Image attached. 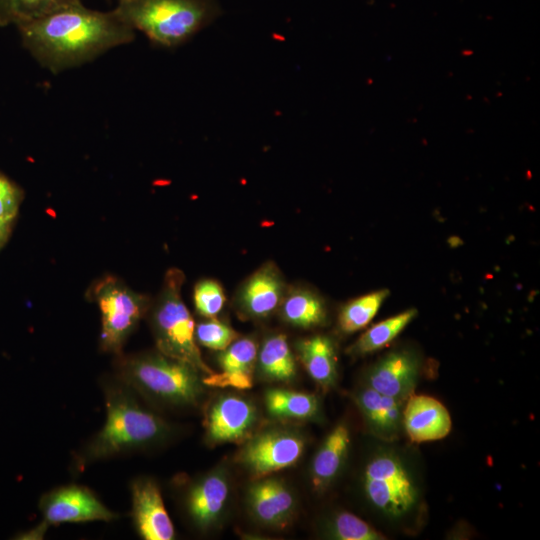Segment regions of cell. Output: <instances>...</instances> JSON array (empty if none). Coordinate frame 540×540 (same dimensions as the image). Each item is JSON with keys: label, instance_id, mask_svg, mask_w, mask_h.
I'll return each mask as SVG.
<instances>
[{"label": "cell", "instance_id": "cell-2", "mask_svg": "<svg viewBox=\"0 0 540 540\" xmlns=\"http://www.w3.org/2000/svg\"><path fill=\"white\" fill-rule=\"evenodd\" d=\"M106 421L102 429L79 454V465L103 459L127 450L150 445L169 433L165 421L142 407L128 385L105 387Z\"/></svg>", "mask_w": 540, "mask_h": 540}, {"label": "cell", "instance_id": "cell-15", "mask_svg": "<svg viewBox=\"0 0 540 540\" xmlns=\"http://www.w3.org/2000/svg\"><path fill=\"white\" fill-rule=\"evenodd\" d=\"M295 505L292 492L279 479L267 478L254 482L247 492L250 513L266 526H286L294 514Z\"/></svg>", "mask_w": 540, "mask_h": 540}, {"label": "cell", "instance_id": "cell-16", "mask_svg": "<svg viewBox=\"0 0 540 540\" xmlns=\"http://www.w3.org/2000/svg\"><path fill=\"white\" fill-rule=\"evenodd\" d=\"M402 423L413 442L435 441L447 436L451 418L438 400L425 395L411 396L402 412Z\"/></svg>", "mask_w": 540, "mask_h": 540}, {"label": "cell", "instance_id": "cell-11", "mask_svg": "<svg viewBox=\"0 0 540 540\" xmlns=\"http://www.w3.org/2000/svg\"><path fill=\"white\" fill-rule=\"evenodd\" d=\"M131 493L132 516L138 534L145 540L173 539L174 525L156 482L149 478H139L133 481Z\"/></svg>", "mask_w": 540, "mask_h": 540}, {"label": "cell", "instance_id": "cell-19", "mask_svg": "<svg viewBox=\"0 0 540 540\" xmlns=\"http://www.w3.org/2000/svg\"><path fill=\"white\" fill-rule=\"evenodd\" d=\"M350 444L348 428L340 424L325 438L311 466V479L318 491L327 488L341 470Z\"/></svg>", "mask_w": 540, "mask_h": 540}, {"label": "cell", "instance_id": "cell-3", "mask_svg": "<svg viewBox=\"0 0 540 540\" xmlns=\"http://www.w3.org/2000/svg\"><path fill=\"white\" fill-rule=\"evenodd\" d=\"M115 10L162 48L186 43L221 13L216 0H118Z\"/></svg>", "mask_w": 540, "mask_h": 540}, {"label": "cell", "instance_id": "cell-12", "mask_svg": "<svg viewBox=\"0 0 540 540\" xmlns=\"http://www.w3.org/2000/svg\"><path fill=\"white\" fill-rule=\"evenodd\" d=\"M256 418V408L246 398L237 395L222 396L207 413V440L214 444L240 440L251 430Z\"/></svg>", "mask_w": 540, "mask_h": 540}, {"label": "cell", "instance_id": "cell-26", "mask_svg": "<svg viewBox=\"0 0 540 540\" xmlns=\"http://www.w3.org/2000/svg\"><path fill=\"white\" fill-rule=\"evenodd\" d=\"M388 295L387 289H381L346 303L338 316L340 330L344 333H353L364 328L377 314Z\"/></svg>", "mask_w": 540, "mask_h": 540}, {"label": "cell", "instance_id": "cell-30", "mask_svg": "<svg viewBox=\"0 0 540 540\" xmlns=\"http://www.w3.org/2000/svg\"><path fill=\"white\" fill-rule=\"evenodd\" d=\"M22 201V191L0 173V220L13 222Z\"/></svg>", "mask_w": 540, "mask_h": 540}, {"label": "cell", "instance_id": "cell-1", "mask_svg": "<svg viewBox=\"0 0 540 540\" xmlns=\"http://www.w3.org/2000/svg\"><path fill=\"white\" fill-rule=\"evenodd\" d=\"M17 28L26 49L53 73L78 67L135 38V30L115 9L92 10L81 2Z\"/></svg>", "mask_w": 540, "mask_h": 540}, {"label": "cell", "instance_id": "cell-28", "mask_svg": "<svg viewBox=\"0 0 540 540\" xmlns=\"http://www.w3.org/2000/svg\"><path fill=\"white\" fill-rule=\"evenodd\" d=\"M193 301L201 316L215 318L223 309L226 298L220 283L213 279H203L195 285Z\"/></svg>", "mask_w": 540, "mask_h": 540}, {"label": "cell", "instance_id": "cell-9", "mask_svg": "<svg viewBox=\"0 0 540 540\" xmlns=\"http://www.w3.org/2000/svg\"><path fill=\"white\" fill-rule=\"evenodd\" d=\"M305 447L303 437L289 430H269L256 435L240 453L241 463L256 478L294 465Z\"/></svg>", "mask_w": 540, "mask_h": 540}, {"label": "cell", "instance_id": "cell-23", "mask_svg": "<svg viewBox=\"0 0 540 540\" xmlns=\"http://www.w3.org/2000/svg\"><path fill=\"white\" fill-rule=\"evenodd\" d=\"M265 405L270 415L280 419H310L319 409L315 395L281 388L266 391Z\"/></svg>", "mask_w": 540, "mask_h": 540}, {"label": "cell", "instance_id": "cell-7", "mask_svg": "<svg viewBox=\"0 0 540 540\" xmlns=\"http://www.w3.org/2000/svg\"><path fill=\"white\" fill-rule=\"evenodd\" d=\"M363 488L369 502L389 517H401L416 504L418 493L402 461L393 453L376 454L366 465Z\"/></svg>", "mask_w": 540, "mask_h": 540}, {"label": "cell", "instance_id": "cell-24", "mask_svg": "<svg viewBox=\"0 0 540 540\" xmlns=\"http://www.w3.org/2000/svg\"><path fill=\"white\" fill-rule=\"evenodd\" d=\"M416 315V309H409L373 325L348 348V353L360 356L383 348L395 339Z\"/></svg>", "mask_w": 540, "mask_h": 540}, {"label": "cell", "instance_id": "cell-8", "mask_svg": "<svg viewBox=\"0 0 540 540\" xmlns=\"http://www.w3.org/2000/svg\"><path fill=\"white\" fill-rule=\"evenodd\" d=\"M42 523L22 538L39 539L49 525L89 521H112L117 515L89 489L67 485L49 491L40 500Z\"/></svg>", "mask_w": 540, "mask_h": 540}, {"label": "cell", "instance_id": "cell-21", "mask_svg": "<svg viewBox=\"0 0 540 540\" xmlns=\"http://www.w3.org/2000/svg\"><path fill=\"white\" fill-rule=\"evenodd\" d=\"M282 319L300 328H312L325 323L327 309L319 294L306 287L287 289L279 306Z\"/></svg>", "mask_w": 540, "mask_h": 540}, {"label": "cell", "instance_id": "cell-20", "mask_svg": "<svg viewBox=\"0 0 540 540\" xmlns=\"http://www.w3.org/2000/svg\"><path fill=\"white\" fill-rule=\"evenodd\" d=\"M298 357L310 377L321 387L333 386L337 378V357L333 342L323 335L302 339L296 344Z\"/></svg>", "mask_w": 540, "mask_h": 540}, {"label": "cell", "instance_id": "cell-27", "mask_svg": "<svg viewBox=\"0 0 540 540\" xmlns=\"http://www.w3.org/2000/svg\"><path fill=\"white\" fill-rule=\"evenodd\" d=\"M326 529L328 536L339 540H380L384 538L361 518L345 511L334 515Z\"/></svg>", "mask_w": 540, "mask_h": 540}, {"label": "cell", "instance_id": "cell-5", "mask_svg": "<svg viewBox=\"0 0 540 540\" xmlns=\"http://www.w3.org/2000/svg\"><path fill=\"white\" fill-rule=\"evenodd\" d=\"M184 273L169 269L152 307L151 327L158 351L188 363L205 376L213 371L203 361L195 338V322L182 299Z\"/></svg>", "mask_w": 540, "mask_h": 540}, {"label": "cell", "instance_id": "cell-13", "mask_svg": "<svg viewBox=\"0 0 540 540\" xmlns=\"http://www.w3.org/2000/svg\"><path fill=\"white\" fill-rule=\"evenodd\" d=\"M419 371V358L409 350L388 353L367 374V386L377 392L405 399L413 390Z\"/></svg>", "mask_w": 540, "mask_h": 540}, {"label": "cell", "instance_id": "cell-6", "mask_svg": "<svg viewBox=\"0 0 540 540\" xmlns=\"http://www.w3.org/2000/svg\"><path fill=\"white\" fill-rule=\"evenodd\" d=\"M92 298L101 312L100 347L120 355L126 340L150 309V299L112 276L100 279L92 287Z\"/></svg>", "mask_w": 540, "mask_h": 540}, {"label": "cell", "instance_id": "cell-31", "mask_svg": "<svg viewBox=\"0 0 540 540\" xmlns=\"http://www.w3.org/2000/svg\"><path fill=\"white\" fill-rule=\"evenodd\" d=\"M12 222L1 221L0 220V248L7 241L10 231H11Z\"/></svg>", "mask_w": 540, "mask_h": 540}, {"label": "cell", "instance_id": "cell-25", "mask_svg": "<svg viewBox=\"0 0 540 540\" xmlns=\"http://www.w3.org/2000/svg\"><path fill=\"white\" fill-rule=\"evenodd\" d=\"M80 0H0V26H16L44 17Z\"/></svg>", "mask_w": 540, "mask_h": 540}, {"label": "cell", "instance_id": "cell-17", "mask_svg": "<svg viewBox=\"0 0 540 540\" xmlns=\"http://www.w3.org/2000/svg\"><path fill=\"white\" fill-rule=\"evenodd\" d=\"M229 482L225 471L216 470L194 483L186 497L188 513L201 529H207L217 522L226 505Z\"/></svg>", "mask_w": 540, "mask_h": 540}, {"label": "cell", "instance_id": "cell-22", "mask_svg": "<svg viewBox=\"0 0 540 540\" xmlns=\"http://www.w3.org/2000/svg\"><path fill=\"white\" fill-rule=\"evenodd\" d=\"M257 368L270 381L287 382L296 376L297 367L286 335L268 336L258 350Z\"/></svg>", "mask_w": 540, "mask_h": 540}, {"label": "cell", "instance_id": "cell-14", "mask_svg": "<svg viewBox=\"0 0 540 540\" xmlns=\"http://www.w3.org/2000/svg\"><path fill=\"white\" fill-rule=\"evenodd\" d=\"M258 346L250 337L237 338L226 349L220 351V371L202 378L204 385L246 390L253 386V372L257 360Z\"/></svg>", "mask_w": 540, "mask_h": 540}, {"label": "cell", "instance_id": "cell-18", "mask_svg": "<svg viewBox=\"0 0 540 540\" xmlns=\"http://www.w3.org/2000/svg\"><path fill=\"white\" fill-rule=\"evenodd\" d=\"M401 401L368 386L355 395V402L370 430L388 440L395 438L399 432L403 412Z\"/></svg>", "mask_w": 540, "mask_h": 540}, {"label": "cell", "instance_id": "cell-10", "mask_svg": "<svg viewBox=\"0 0 540 540\" xmlns=\"http://www.w3.org/2000/svg\"><path fill=\"white\" fill-rule=\"evenodd\" d=\"M287 291L277 265L268 261L254 271L239 287L235 305L246 319H262L273 314Z\"/></svg>", "mask_w": 540, "mask_h": 540}, {"label": "cell", "instance_id": "cell-29", "mask_svg": "<svg viewBox=\"0 0 540 540\" xmlns=\"http://www.w3.org/2000/svg\"><path fill=\"white\" fill-rule=\"evenodd\" d=\"M195 338L206 348L222 351L238 338V333L226 323L208 318L195 327Z\"/></svg>", "mask_w": 540, "mask_h": 540}, {"label": "cell", "instance_id": "cell-4", "mask_svg": "<svg viewBox=\"0 0 540 540\" xmlns=\"http://www.w3.org/2000/svg\"><path fill=\"white\" fill-rule=\"evenodd\" d=\"M118 371L123 383L165 404L193 405L203 393L197 369L160 352L123 357Z\"/></svg>", "mask_w": 540, "mask_h": 540}]
</instances>
